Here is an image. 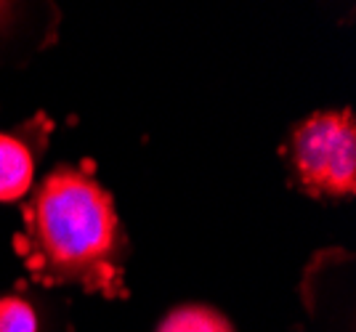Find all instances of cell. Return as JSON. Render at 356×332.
Masks as SVG:
<instances>
[{"label":"cell","instance_id":"6da1fadb","mask_svg":"<svg viewBox=\"0 0 356 332\" xmlns=\"http://www.w3.org/2000/svg\"><path fill=\"white\" fill-rule=\"evenodd\" d=\"M19 253L40 282L122 292L120 218L112 197L86 170L56 167L40 181L24 210Z\"/></svg>","mask_w":356,"mask_h":332},{"label":"cell","instance_id":"7a4b0ae2","mask_svg":"<svg viewBox=\"0 0 356 332\" xmlns=\"http://www.w3.org/2000/svg\"><path fill=\"white\" fill-rule=\"evenodd\" d=\"M290 163L314 197H354L356 125L348 109L319 112L300 122L290 138Z\"/></svg>","mask_w":356,"mask_h":332},{"label":"cell","instance_id":"3957f363","mask_svg":"<svg viewBox=\"0 0 356 332\" xmlns=\"http://www.w3.org/2000/svg\"><path fill=\"white\" fill-rule=\"evenodd\" d=\"M40 136L45 133L0 131V202H14L30 192Z\"/></svg>","mask_w":356,"mask_h":332},{"label":"cell","instance_id":"277c9868","mask_svg":"<svg viewBox=\"0 0 356 332\" xmlns=\"http://www.w3.org/2000/svg\"><path fill=\"white\" fill-rule=\"evenodd\" d=\"M157 332H234L229 319L208 306H181L163 319Z\"/></svg>","mask_w":356,"mask_h":332},{"label":"cell","instance_id":"5b68a950","mask_svg":"<svg viewBox=\"0 0 356 332\" xmlns=\"http://www.w3.org/2000/svg\"><path fill=\"white\" fill-rule=\"evenodd\" d=\"M0 332H40L38 311L22 295L0 298Z\"/></svg>","mask_w":356,"mask_h":332},{"label":"cell","instance_id":"8992f818","mask_svg":"<svg viewBox=\"0 0 356 332\" xmlns=\"http://www.w3.org/2000/svg\"><path fill=\"white\" fill-rule=\"evenodd\" d=\"M8 14H11V11H8V6H6V3H0V27L6 24V19H8Z\"/></svg>","mask_w":356,"mask_h":332}]
</instances>
